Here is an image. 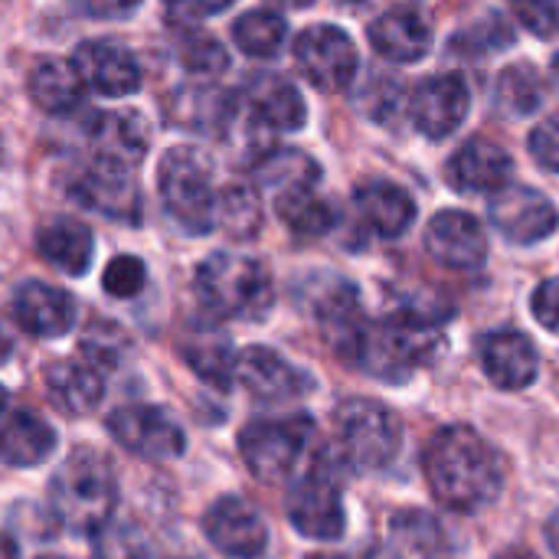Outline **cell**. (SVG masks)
I'll use <instances>...</instances> for the list:
<instances>
[{"label": "cell", "instance_id": "1", "mask_svg": "<svg viewBox=\"0 0 559 559\" xmlns=\"http://www.w3.org/2000/svg\"><path fill=\"white\" fill-rule=\"evenodd\" d=\"M432 498L455 514H478L504 491V462L498 449L468 426L439 429L423 455Z\"/></svg>", "mask_w": 559, "mask_h": 559}, {"label": "cell", "instance_id": "2", "mask_svg": "<svg viewBox=\"0 0 559 559\" xmlns=\"http://www.w3.org/2000/svg\"><path fill=\"white\" fill-rule=\"evenodd\" d=\"M442 318L426 308H400L396 314L383 321H370L354 344L347 364L357 370L386 380V383H403L409 380L419 367L439 357L442 350Z\"/></svg>", "mask_w": 559, "mask_h": 559}, {"label": "cell", "instance_id": "3", "mask_svg": "<svg viewBox=\"0 0 559 559\" xmlns=\"http://www.w3.org/2000/svg\"><path fill=\"white\" fill-rule=\"evenodd\" d=\"M193 288L216 321H262L275 305L269 269L242 252L206 255L197 265Z\"/></svg>", "mask_w": 559, "mask_h": 559}, {"label": "cell", "instance_id": "4", "mask_svg": "<svg viewBox=\"0 0 559 559\" xmlns=\"http://www.w3.org/2000/svg\"><path fill=\"white\" fill-rule=\"evenodd\" d=\"M118 504V481L111 465L92 452H72L49 481V508L56 521L72 534H95L115 518Z\"/></svg>", "mask_w": 559, "mask_h": 559}, {"label": "cell", "instance_id": "5", "mask_svg": "<svg viewBox=\"0 0 559 559\" xmlns=\"http://www.w3.org/2000/svg\"><path fill=\"white\" fill-rule=\"evenodd\" d=\"M157 190L160 203L170 219L190 233L206 236L216 226V190H213V167L193 147H174L160 157L157 167Z\"/></svg>", "mask_w": 559, "mask_h": 559}, {"label": "cell", "instance_id": "6", "mask_svg": "<svg viewBox=\"0 0 559 559\" xmlns=\"http://www.w3.org/2000/svg\"><path fill=\"white\" fill-rule=\"evenodd\" d=\"M334 429H337L341 462L357 475L386 468L400 455V445H403V426L396 413L373 400L341 403L334 416Z\"/></svg>", "mask_w": 559, "mask_h": 559}, {"label": "cell", "instance_id": "7", "mask_svg": "<svg viewBox=\"0 0 559 559\" xmlns=\"http://www.w3.org/2000/svg\"><path fill=\"white\" fill-rule=\"evenodd\" d=\"M314 436V423L308 416H278V419H252L239 432V452L246 468L265 481L278 485L288 481L308 452V442Z\"/></svg>", "mask_w": 559, "mask_h": 559}, {"label": "cell", "instance_id": "8", "mask_svg": "<svg viewBox=\"0 0 559 559\" xmlns=\"http://www.w3.org/2000/svg\"><path fill=\"white\" fill-rule=\"evenodd\" d=\"M288 521L311 540H337L347 527L344 495L331 472V462L318 459L288 491Z\"/></svg>", "mask_w": 559, "mask_h": 559}, {"label": "cell", "instance_id": "9", "mask_svg": "<svg viewBox=\"0 0 559 559\" xmlns=\"http://www.w3.org/2000/svg\"><path fill=\"white\" fill-rule=\"evenodd\" d=\"M295 62L305 79L321 92H344L357 79V46L354 39L331 23H318L298 33L295 39Z\"/></svg>", "mask_w": 559, "mask_h": 559}, {"label": "cell", "instance_id": "10", "mask_svg": "<svg viewBox=\"0 0 559 559\" xmlns=\"http://www.w3.org/2000/svg\"><path fill=\"white\" fill-rule=\"evenodd\" d=\"M108 432L121 449L147 462H170L187 449L180 423L160 406H118L108 413Z\"/></svg>", "mask_w": 559, "mask_h": 559}, {"label": "cell", "instance_id": "11", "mask_svg": "<svg viewBox=\"0 0 559 559\" xmlns=\"http://www.w3.org/2000/svg\"><path fill=\"white\" fill-rule=\"evenodd\" d=\"M488 216H491L495 229L514 246L544 242L557 233L559 226L554 200L534 187H524V183H508L498 193H491Z\"/></svg>", "mask_w": 559, "mask_h": 559}, {"label": "cell", "instance_id": "12", "mask_svg": "<svg viewBox=\"0 0 559 559\" xmlns=\"http://www.w3.org/2000/svg\"><path fill=\"white\" fill-rule=\"evenodd\" d=\"M69 197L79 200L85 210L102 213L118 223H138L141 216V193L138 183L124 167L92 160L88 167L75 170L69 180Z\"/></svg>", "mask_w": 559, "mask_h": 559}, {"label": "cell", "instance_id": "13", "mask_svg": "<svg viewBox=\"0 0 559 559\" xmlns=\"http://www.w3.org/2000/svg\"><path fill=\"white\" fill-rule=\"evenodd\" d=\"M203 531L206 540L229 559H259L269 547V527L262 514L236 495L213 501L203 518Z\"/></svg>", "mask_w": 559, "mask_h": 559}, {"label": "cell", "instance_id": "14", "mask_svg": "<svg viewBox=\"0 0 559 559\" xmlns=\"http://www.w3.org/2000/svg\"><path fill=\"white\" fill-rule=\"evenodd\" d=\"M468 108H472V92L465 79L455 72H442L419 82L409 98L413 124L432 141L455 134V128H462V121L468 118Z\"/></svg>", "mask_w": 559, "mask_h": 559}, {"label": "cell", "instance_id": "15", "mask_svg": "<svg viewBox=\"0 0 559 559\" xmlns=\"http://www.w3.org/2000/svg\"><path fill=\"white\" fill-rule=\"evenodd\" d=\"M72 66L82 75L85 88L105 98H124L141 88V66L134 52L115 39H88L75 46Z\"/></svg>", "mask_w": 559, "mask_h": 559}, {"label": "cell", "instance_id": "16", "mask_svg": "<svg viewBox=\"0 0 559 559\" xmlns=\"http://www.w3.org/2000/svg\"><path fill=\"white\" fill-rule=\"evenodd\" d=\"M426 252L452 272H475L488 259V239L472 213L442 210L429 219Z\"/></svg>", "mask_w": 559, "mask_h": 559}, {"label": "cell", "instance_id": "17", "mask_svg": "<svg viewBox=\"0 0 559 559\" xmlns=\"http://www.w3.org/2000/svg\"><path fill=\"white\" fill-rule=\"evenodd\" d=\"M236 380L259 403H292L311 390V380L272 347H246L236 357Z\"/></svg>", "mask_w": 559, "mask_h": 559}, {"label": "cell", "instance_id": "18", "mask_svg": "<svg viewBox=\"0 0 559 559\" xmlns=\"http://www.w3.org/2000/svg\"><path fill=\"white\" fill-rule=\"evenodd\" d=\"M478 357H481V367L491 377V383L501 390H511V393L527 390L540 370V354H537L534 341L514 328H498V331L481 334Z\"/></svg>", "mask_w": 559, "mask_h": 559}, {"label": "cell", "instance_id": "19", "mask_svg": "<svg viewBox=\"0 0 559 559\" xmlns=\"http://www.w3.org/2000/svg\"><path fill=\"white\" fill-rule=\"evenodd\" d=\"M79 305L66 288L23 282L13 295V321L29 337H62L75 328Z\"/></svg>", "mask_w": 559, "mask_h": 559}, {"label": "cell", "instance_id": "20", "mask_svg": "<svg viewBox=\"0 0 559 559\" xmlns=\"http://www.w3.org/2000/svg\"><path fill=\"white\" fill-rule=\"evenodd\" d=\"M88 144H92V160L115 164V167H134L147 154V124L138 111H102L92 115L88 128Z\"/></svg>", "mask_w": 559, "mask_h": 559}, {"label": "cell", "instance_id": "21", "mask_svg": "<svg viewBox=\"0 0 559 559\" xmlns=\"http://www.w3.org/2000/svg\"><path fill=\"white\" fill-rule=\"evenodd\" d=\"M242 102L265 131H298L308 121L301 92L275 72H255L242 88Z\"/></svg>", "mask_w": 559, "mask_h": 559}, {"label": "cell", "instance_id": "22", "mask_svg": "<svg viewBox=\"0 0 559 559\" xmlns=\"http://www.w3.org/2000/svg\"><path fill=\"white\" fill-rule=\"evenodd\" d=\"M511 170H514V160L501 144L488 138H472L452 154L449 183L459 193H498L501 187H508Z\"/></svg>", "mask_w": 559, "mask_h": 559}, {"label": "cell", "instance_id": "23", "mask_svg": "<svg viewBox=\"0 0 559 559\" xmlns=\"http://www.w3.org/2000/svg\"><path fill=\"white\" fill-rule=\"evenodd\" d=\"M360 223L380 239H400L416 223V200L393 180H364L354 190Z\"/></svg>", "mask_w": 559, "mask_h": 559}, {"label": "cell", "instance_id": "24", "mask_svg": "<svg viewBox=\"0 0 559 559\" xmlns=\"http://www.w3.org/2000/svg\"><path fill=\"white\" fill-rule=\"evenodd\" d=\"M367 33H370L373 49L383 59L400 62V66L419 62L432 46V26L426 23L423 13H416L409 7H393V10L380 13Z\"/></svg>", "mask_w": 559, "mask_h": 559}, {"label": "cell", "instance_id": "25", "mask_svg": "<svg viewBox=\"0 0 559 559\" xmlns=\"http://www.w3.org/2000/svg\"><path fill=\"white\" fill-rule=\"evenodd\" d=\"M56 449V429L33 409H13L0 419V462L10 468H36Z\"/></svg>", "mask_w": 559, "mask_h": 559}, {"label": "cell", "instance_id": "26", "mask_svg": "<svg viewBox=\"0 0 559 559\" xmlns=\"http://www.w3.org/2000/svg\"><path fill=\"white\" fill-rule=\"evenodd\" d=\"M46 393L69 416H88L105 396V370L92 360H59L46 367Z\"/></svg>", "mask_w": 559, "mask_h": 559}, {"label": "cell", "instance_id": "27", "mask_svg": "<svg viewBox=\"0 0 559 559\" xmlns=\"http://www.w3.org/2000/svg\"><path fill=\"white\" fill-rule=\"evenodd\" d=\"M370 559H452V544L436 518L403 511L390 524V544Z\"/></svg>", "mask_w": 559, "mask_h": 559}, {"label": "cell", "instance_id": "28", "mask_svg": "<svg viewBox=\"0 0 559 559\" xmlns=\"http://www.w3.org/2000/svg\"><path fill=\"white\" fill-rule=\"evenodd\" d=\"M36 249L52 269H59L66 275H85L92 259H95L92 229L79 219H69V216L46 223L36 236Z\"/></svg>", "mask_w": 559, "mask_h": 559}, {"label": "cell", "instance_id": "29", "mask_svg": "<svg viewBox=\"0 0 559 559\" xmlns=\"http://www.w3.org/2000/svg\"><path fill=\"white\" fill-rule=\"evenodd\" d=\"M29 98L46 115H72L85 98V82L75 72L72 59H39L29 72Z\"/></svg>", "mask_w": 559, "mask_h": 559}, {"label": "cell", "instance_id": "30", "mask_svg": "<svg viewBox=\"0 0 559 559\" xmlns=\"http://www.w3.org/2000/svg\"><path fill=\"white\" fill-rule=\"evenodd\" d=\"M180 354L193 367V373L200 380H206L210 386H216V390H229L233 386V380H236V357L239 354H233V341L219 328H213V324L193 328L180 341Z\"/></svg>", "mask_w": 559, "mask_h": 559}, {"label": "cell", "instance_id": "31", "mask_svg": "<svg viewBox=\"0 0 559 559\" xmlns=\"http://www.w3.org/2000/svg\"><path fill=\"white\" fill-rule=\"evenodd\" d=\"M255 180L265 190H272V197H285V193H298V190H318L321 167L311 154L282 147V151H269L255 164Z\"/></svg>", "mask_w": 559, "mask_h": 559}, {"label": "cell", "instance_id": "32", "mask_svg": "<svg viewBox=\"0 0 559 559\" xmlns=\"http://www.w3.org/2000/svg\"><path fill=\"white\" fill-rule=\"evenodd\" d=\"M236 102L233 95L213 88V85H200V88H183L177 92V98L170 102V118L177 124H187L190 131H226L233 115H236Z\"/></svg>", "mask_w": 559, "mask_h": 559}, {"label": "cell", "instance_id": "33", "mask_svg": "<svg viewBox=\"0 0 559 559\" xmlns=\"http://www.w3.org/2000/svg\"><path fill=\"white\" fill-rule=\"evenodd\" d=\"M275 213L295 236H305V239L328 236L341 219L337 206L331 200L318 197V190H298V193L275 197Z\"/></svg>", "mask_w": 559, "mask_h": 559}, {"label": "cell", "instance_id": "34", "mask_svg": "<svg viewBox=\"0 0 559 559\" xmlns=\"http://www.w3.org/2000/svg\"><path fill=\"white\" fill-rule=\"evenodd\" d=\"M236 46L252 59H272L282 52L288 39V23L275 10H249L233 23Z\"/></svg>", "mask_w": 559, "mask_h": 559}, {"label": "cell", "instance_id": "35", "mask_svg": "<svg viewBox=\"0 0 559 559\" xmlns=\"http://www.w3.org/2000/svg\"><path fill=\"white\" fill-rule=\"evenodd\" d=\"M216 226H223L233 239H252L262 226L259 193L242 183L226 187L216 197Z\"/></svg>", "mask_w": 559, "mask_h": 559}, {"label": "cell", "instance_id": "36", "mask_svg": "<svg viewBox=\"0 0 559 559\" xmlns=\"http://www.w3.org/2000/svg\"><path fill=\"white\" fill-rule=\"evenodd\" d=\"M92 554L95 559H151V544L134 521L111 518L92 534Z\"/></svg>", "mask_w": 559, "mask_h": 559}, {"label": "cell", "instance_id": "37", "mask_svg": "<svg viewBox=\"0 0 559 559\" xmlns=\"http://www.w3.org/2000/svg\"><path fill=\"white\" fill-rule=\"evenodd\" d=\"M495 98L504 111L511 115H531L540 108L544 102V85H540V75L537 69L531 66H511L498 75V88H495Z\"/></svg>", "mask_w": 559, "mask_h": 559}, {"label": "cell", "instance_id": "38", "mask_svg": "<svg viewBox=\"0 0 559 559\" xmlns=\"http://www.w3.org/2000/svg\"><path fill=\"white\" fill-rule=\"evenodd\" d=\"M177 56L197 75H219L229 66L226 49L210 33H200V29H183L177 36Z\"/></svg>", "mask_w": 559, "mask_h": 559}, {"label": "cell", "instance_id": "39", "mask_svg": "<svg viewBox=\"0 0 559 559\" xmlns=\"http://www.w3.org/2000/svg\"><path fill=\"white\" fill-rule=\"evenodd\" d=\"M144 282H147V269H144V262H141L138 255H115V259L105 265V272H102V288H105V295L121 298V301L141 295Z\"/></svg>", "mask_w": 559, "mask_h": 559}, {"label": "cell", "instance_id": "40", "mask_svg": "<svg viewBox=\"0 0 559 559\" xmlns=\"http://www.w3.org/2000/svg\"><path fill=\"white\" fill-rule=\"evenodd\" d=\"M511 10L524 29L540 39L559 36V0H511Z\"/></svg>", "mask_w": 559, "mask_h": 559}, {"label": "cell", "instance_id": "41", "mask_svg": "<svg viewBox=\"0 0 559 559\" xmlns=\"http://www.w3.org/2000/svg\"><path fill=\"white\" fill-rule=\"evenodd\" d=\"M531 154L534 160L550 170L559 174V115H550L547 121H540L531 134Z\"/></svg>", "mask_w": 559, "mask_h": 559}, {"label": "cell", "instance_id": "42", "mask_svg": "<svg viewBox=\"0 0 559 559\" xmlns=\"http://www.w3.org/2000/svg\"><path fill=\"white\" fill-rule=\"evenodd\" d=\"M531 311H534V318H537L550 334H557L559 337V278H547V282L534 292Z\"/></svg>", "mask_w": 559, "mask_h": 559}, {"label": "cell", "instance_id": "43", "mask_svg": "<svg viewBox=\"0 0 559 559\" xmlns=\"http://www.w3.org/2000/svg\"><path fill=\"white\" fill-rule=\"evenodd\" d=\"M174 23H190V20H203V16H213V13H223L229 10L236 0H164Z\"/></svg>", "mask_w": 559, "mask_h": 559}, {"label": "cell", "instance_id": "44", "mask_svg": "<svg viewBox=\"0 0 559 559\" xmlns=\"http://www.w3.org/2000/svg\"><path fill=\"white\" fill-rule=\"evenodd\" d=\"M75 7L98 20H121L131 16L141 7V0H75Z\"/></svg>", "mask_w": 559, "mask_h": 559}, {"label": "cell", "instance_id": "45", "mask_svg": "<svg viewBox=\"0 0 559 559\" xmlns=\"http://www.w3.org/2000/svg\"><path fill=\"white\" fill-rule=\"evenodd\" d=\"M547 544H550V550L559 557V508L550 514V521H547Z\"/></svg>", "mask_w": 559, "mask_h": 559}, {"label": "cell", "instance_id": "46", "mask_svg": "<svg viewBox=\"0 0 559 559\" xmlns=\"http://www.w3.org/2000/svg\"><path fill=\"white\" fill-rule=\"evenodd\" d=\"M0 559H20V547L10 534H0Z\"/></svg>", "mask_w": 559, "mask_h": 559}, {"label": "cell", "instance_id": "47", "mask_svg": "<svg viewBox=\"0 0 559 559\" xmlns=\"http://www.w3.org/2000/svg\"><path fill=\"white\" fill-rule=\"evenodd\" d=\"M498 559H537V557H534L531 550H521V547H518V550H508V554H501Z\"/></svg>", "mask_w": 559, "mask_h": 559}, {"label": "cell", "instance_id": "48", "mask_svg": "<svg viewBox=\"0 0 559 559\" xmlns=\"http://www.w3.org/2000/svg\"><path fill=\"white\" fill-rule=\"evenodd\" d=\"M272 3H278V7H311L314 0H272Z\"/></svg>", "mask_w": 559, "mask_h": 559}, {"label": "cell", "instance_id": "49", "mask_svg": "<svg viewBox=\"0 0 559 559\" xmlns=\"http://www.w3.org/2000/svg\"><path fill=\"white\" fill-rule=\"evenodd\" d=\"M7 416V390L0 386V419Z\"/></svg>", "mask_w": 559, "mask_h": 559}, {"label": "cell", "instance_id": "50", "mask_svg": "<svg viewBox=\"0 0 559 559\" xmlns=\"http://www.w3.org/2000/svg\"><path fill=\"white\" fill-rule=\"evenodd\" d=\"M7 347H10V344H7V337H3V334H0V360H3V357H7Z\"/></svg>", "mask_w": 559, "mask_h": 559}, {"label": "cell", "instance_id": "51", "mask_svg": "<svg viewBox=\"0 0 559 559\" xmlns=\"http://www.w3.org/2000/svg\"><path fill=\"white\" fill-rule=\"evenodd\" d=\"M308 559H344V557H337V554H314V557H308Z\"/></svg>", "mask_w": 559, "mask_h": 559}, {"label": "cell", "instance_id": "52", "mask_svg": "<svg viewBox=\"0 0 559 559\" xmlns=\"http://www.w3.org/2000/svg\"><path fill=\"white\" fill-rule=\"evenodd\" d=\"M554 79H557V85H559V56L554 59Z\"/></svg>", "mask_w": 559, "mask_h": 559}, {"label": "cell", "instance_id": "53", "mask_svg": "<svg viewBox=\"0 0 559 559\" xmlns=\"http://www.w3.org/2000/svg\"><path fill=\"white\" fill-rule=\"evenodd\" d=\"M39 559H59V557H39Z\"/></svg>", "mask_w": 559, "mask_h": 559}]
</instances>
